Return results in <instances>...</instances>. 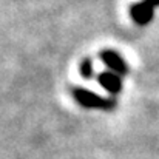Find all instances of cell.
Listing matches in <instances>:
<instances>
[{"label":"cell","mask_w":159,"mask_h":159,"mask_svg":"<svg viewBox=\"0 0 159 159\" xmlns=\"http://www.w3.org/2000/svg\"><path fill=\"white\" fill-rule=\"evenodd\" d=\"M74 99L85 108H99V110H111L114 102L108 101L105 98L93 93V91H87L82 88H77L74 91Z\"/></svg>","instance_id":"1"},{"label":"cell","mask_w":159,"mask_h":159,"mask_svg":"<svg viewBox=\"0 0 159 159\" xmlns=\"http://www.w3.org/2000/svg\"><path fill=\"white\" fill-rule=\"evenodd\" d=\"M155 14V6H152L148 2H139L131 6V17L138 25H147L152 22Z\"/></svg>","instance_id":"2"},{"label":"cell","mask_w":159,"mask_h":159,"mask_svg":"<svg viewBox=\"0 0 159 159\" xmlns=\"http://www.w3.org/2000/svg\"><path fill=\"white\" fill-rule=\"evenodd\" d=\"M101 57H102V62L107 65V68L111 70V73H114L117 76L127 74L128 66H127L125 60L117 53H114V51H104Z\"/></svg>","instance_id":"3"},{"label":"cell","mask_w":159,"mask_h":159,"mask_svg":"<svg viewBox=\"0 0 159 159\" xmlns=\"http://www.w3.org/2000/svg\"><path fill=\"white\" fill-rule=\"evenodd\" d=\"M98 80H99L101 87H102V88H105L107 91H108V93H111V94L119 93V91H120V88H122L120 77H119L117 74L111 73V71H107V73L99 74Z\"/></svg>","instance_id":"4"},{"label":"cell","mask_w":159,"mask_h":159,"mask_svg":"<svg viewBox=\"0 0 159 159\" xmlns=\"http://www.w3.org/2000/svg\"><path fill=\"white\" fill-rule=\"evenodd\" d=\"M80 74L84 77H91L93 74V66H91V62L90 60H85L82 65H80Z\"/></svg>","instance_id":"5"},{"label":"cell","mask_w":159,"mask_h":159,"mask_svg":"<svg viewBox=\"0 0 159 159\" xmlns=\"http://www.w3.org/2000/svg\"><path fill=\"white\" fill-rule=\"evenodd\" d=\"M145 2H148L152 6H158L159 5V0H145Z\"/></svg>","instance_id":"6"}]
</instances>
